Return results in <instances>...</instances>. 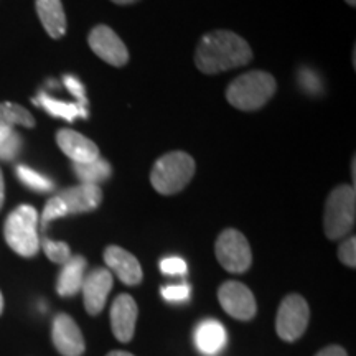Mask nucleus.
I'll list each match as a JSON object with an SVG mask.
<instances>
[{
	"label": "nucleus",
	"mask_w": 356,
	"mask_h": 356,
	"mask_svg": "<svg viewBox=\"0 0 356 356\" xmlns=\"http://www.w3.org/2000/svg\"><path fill=\"white\" fill-rule=\"evenodd\" d=\"M252 60V50L246 40L228 30H216L200 40L195 63L207 74L241 68Z\"/></svg>",
	"instance_id": "obj_1"
},
{
	"label": "nucleus",
	"mask_w": 356,
	"mask_h": 356,
	"mask_svg": "<svg viewBox=\"0 0 356 356\" xmlns=\"http://www.w3.org/2000/svg\"><path fill=\"white\" fill-rule=\"evenodd\" d=\"M3 238L8 248L22 257L38 254V213L32 204H20L7 216L3 225Z\"/></svg>",
	"instance_id": "obj_2"
},
{
	"label": "nucleus",
	"mask_w": 356,
	"mask_h": 356,
	"mask_svg": "<svg viewBox=\"0 0 356 356\" xmlns=\"http://www.w3.org/2000/svg\"><path fill=\"white\" fill-rule=\"evenodd\" d=\"M275 89L277 83L273 74L266 71H249L229 84L226 99L236 109L257 111L267 104V101H270Z\"/></svg>",
	"instance_id": "obj_3"
},
{
	"label": "nucleus",
	"mask_w": 356,
	"mask_h": 356,
	"mask_svg": "<svg viewBox=\"0 0 356 356\" xmlns=\"http://www.w3.org/2000/svg\"><path fill=\"white\" fill-rule=\"evenodd\" d=\"M195 175V160L186 152L162 155L150 173V184L160 195H175L181 191Z\"/></svg>",
	"instance_id": "obj_4"
},
{
	"label": "nucleus",
	"mask_w": 356,
	"mask_h": 356,
	"mask_svg": "<svg viewBox=\"0 0 356 356\" xmlns=\"http://www.w3.org/2000/svg\"><path fill=\"white\" fill-rule=\"evenodd\" d=\"M356 218V191L353 185H340L325 204L323 228L328 239H340L353 229Z\"/></svg>",
	"instance_id": "obj_5"
},
{
	"label": "nucleus",
	"mask_w": 356,
	"mask_h": 356,
	"mask_svg": "<svg viewBox=\"0 0 356 356\" xmlns=\"http://www.w3.org/2000/svg\"><path fill=\"white\" fill-rule=\"evenodd\" d=\"M215 254L228 273L243 274L252 264V252L246 236L238 229H225L218 236Z\"/></svg>",
	"instance_id": "obj_6"
},
{
	"label": "nucleus",
	"mask_w": 356,
	"mask_h": 356,
	"mask_svg": "<svg viewBox=\"0 0 356 356\" xmlns=\"http://www.w3.org/2000/svg\"><path fill=\"white\" fill-rule=\"evenodd\" d=\"M310 320V309L299 293H291L280 302L275 330L284 341H296L304 335Z\"/></svg>",
	"instance_id": "obj_7"
},
{
	"label": "nucleus",
	"mask_w": 356,
	"mask_h": 356,
	"mask_svg": "<svg viewBox=\"0 0 356 356\" xmlns=\"http://www.w3.org/2000/svg\"><path fill=\"white\" fill-rule=\"evenodd\" d=\"M218 300L226 314L236 320H251L257 312V304L251 289L238 280H228L218 291Z\"/></svg>",
	"instance_id": "obj_8"
},
{
	"label": "nucleus",
	"mask_w": 356,
	"mask_h": 356,
	"mask_svg": "<svg viewBox=\"0 0 356 356\" xmlns=\"http://www.w3.org/2000/svg\"><path fill=\"white\" fill-rule=\"evenodd\" d=\"M89 47L106 63L113 66H124L129 61V51L126 44L118 33L108 25H97L91 30L88 37Z\"/></svg>",
	"instance_id": "obj_9"
},
{
	"label": "nucleus",
	"mask_w": 356,
	"mask_h": 356,
	"mask_svg": "<svg viewBox=\"0 0 356 356\" xmlns=\"http://www.w3.org/2000/svg\"><path fill=\"white\" fill-rule=\"evenodd\" d=\"M51 340L61 356H81L86 350L83 333L68 314H58L53 318Z\"/></svg>",
	"instance_id": "obj_10"
},
{
	"label": "nucleus",
	"mask_w": 356,
	"mask_h": 356,
	"mask_svg": "<svg viewBox=\"0 0 356 356\" xmlns=\"http://www.w3.org/2000/svg\"><path fill=\"white\" fill-rule=\"evenodd\" d=\"M113 273L109 269H95L88 275H84L83 280V299H84V309L89 315H99L102 309H104L106 302H108V296L113 289Z\"/></svg>",
	"instance_id": "obj_11"
},
{
	"label": "nucleus",
	"mask_w": 356,
	"mask_h": 356,
	"mask_svg": "<svg viewBox=\"0 0 356 356\" xmlns=\"http://www.w3.org/2000/svg\"><path fill=\"white\" fill-rule=\"evenodd\" d=\"M139 309H137L136 300L129 293H121L118 296L111 307V328H113L114 337L121 343H129L136 333V322Z\"/></svg>",
	"instance_id": "obj_12"
},
{
	"label": "nucleus",
	"mask_w": 356,
	"mask_h": 356,
	"mask_svg": "<svg viewBox=\"0 0 356 356\" xmlns=\"http://www.w3.org/2000/svg\"><path fill=\"white\" fill-rule=\"evenodd\" d=\"M104 262L111 273L118 275L126 286H139L142 282V267L136 256L119 246H108L104 251Z\"/></svg>",
	"instance_id": "obj_13"
},
{
	"label": "nucleus",
	"mask_w": 356,
	"mask_h": 356,
	"mask_svg": "<svg viewBox=\"0 0 356 356\" xmlns=\"http://www.w3.org/2000/svg\"><path fill=\"white\" fill-rule=\"evenodd\" d=\"M56 144L63 150L66 157L73 160V163H86L92 162L99 155L97 145L83 134H79L73 129H61L56 132Z\"/></svg>",
	"instance_id": "obj_14"
},
{
	"label": "nucleus",
	"mask_w": 356,
	"mask_h": 356,
	"mask_svg": "<svg viewBox=\"0 0 356 356\" xmlns=\"http://www.w3.org/2000/svg\"><path fill=\"white\" fill-rule=\"evenodd\" d=\"M58 197L63 200L68 215H79V213H89L99 208L102 202V191L99 185L79 184L76 186L61 190Z\"/></svg>",
	"instance_id": "obj_15"
},
{
	"label": "nucleus",
	"mask_w": 356,
	"mask_h": 356,
	"mask_svg": "<svg viewBox=\"0 0 356 356\" xmlns=\"http://www.w3.org/2000/svg\"><path fill=\"white\" fill-rule=\"evenodd\" d=\"M193 338L200 353H203L204 356H213L225 348L228 335H226V330L221 322L208 318L198 325Z\"/></svg>",
	"instance_id": "obj_16"
},
{
	"label": "nucleus",
	"mask_w": 356,
	"mask_h": 356,
	"mask_svg": "<svg viewBox=\"0 0 356 356\" xmlns=\"http://www.w3.org/2000/svg\"><path fill=\"white\" fill-rule=\"evenodd\" d=\"M88 262L83 256H71L61 267L56 280V292L61 297H73L81 292Z\"/></svg>",
	"instance_id": "obj_17"
},
{
	"label": "nucleus",
	"mask_w": 356,
	"mask_h": 356,
	"mask_svg": "<svg viewBox=\"0 0 356 356\" xmlns=\"http://www.w3.org/2000/svg\"><path fill=\"white\" fill-rule=\"evenodd\" d=\"M35 7L47 33L53 40L63 38L68 24H66V13L61 0H37Z\"/></svg>",
	"instance_id": "obj_18"
},
{
	"label": "nucleus",
	"mask_w": 356,
	"mask_h": 356,
	"mask_svg": "<svg viewBox=\"0 0 356 356\" xmlns=\"http://www.w3.org/2000/svg\"><path fill=\"white\" fill-rule=\"evenodd\" d=\"M35 124L37 122H35L33 114L24 106L8 101L0 102V142L6 140L17 126L33 129Z\"/></svg>",
	"instance_id": "obj_19"
},
{
	"label": "nucleus",
	"mask_w": 356,
	"mask_h": 356,
	"mask_svg": "<svg viewBox=\"0 0 356 356\" xmlns=\"http://www.w3.org/2000/svg\"><path fill=\"white\" fill-rule=\"evenodd\" d=\"M35 104L42 106L48 114L53 115V118L65 119V121L68 122L76 121L78 118H88V109L79 106L78 102H65L53 99V97L47 95V92H40L37 99H35Z\"/></svg>",
	"instance_id": "obj_20"
},
{
	"label": "nucleus",
	"mask_w": 356,
	"mask_h": 356,
	"mask_svg": "<svg viewBox=\"0 0 356 356\" xmlns=\"http://www.w3.org/2000/svg\"><path fill=\"white\" fill-rule=\"evenodd\" d=\"M73 172L81 180V184L99 185L106 181L113 173V167L109 165L108 160L97 157L92 162L86 163H73Z\"/></svg>",
	"instance_id": "obj_21"
},
{
	"label": "nucleus",
	"mask_w": 356,
	"mask_h": 356,
	"mask_svg": "<svg viewBox=\"0 0 356 356\" xmlns=\"http://www.w3.org/2000/svg\"><path fill=\"white\" fill-rule=\"evenodd\" d=\"M15 173L17 177L20 178L22 184L29 186V188L38 191V193H48V191L55 188V185H53L50 178L42 175V173H38L37 170H33V168L26 165H17Z\"/></svg>",
	"instance_id": "obj_22"
},
{
	"label": "nucleus",
	"mask_w": 356,
	"mask_h": 356,
	"mask_svg": "<svg viewBox=\"0 0 356 356\" xmlns=\"http://www.w3.org/2000/svg\"><path fill=\"white\" fill-rule=\"evenodd\" d=\"M40 249H43V252L47 254L48 259L55 262V264L63 266L71 257L68 244L65 241H53V239L47 238V236L40 238Z\"/></svg>",
	"instance_id": "obj_23"
},
{
	"label": "nucleus",
	"mask_w": 356,
	"mask_h": 356,
	"mask_svg": "<svg viewBox=\"0 0 356 356\" xmlns=\"http://www.w3.org/2000/svg\"><path fill=\"white\" fill-rule=\"evenodd\" d=\"M63 216H68V210H66L63 200L58 197V195H55V197L48 200L43 208L42 221H40L42 222V229L47 231L48 225H50L53 220H58V218H63Z\"/></svg>",
	"instance_id": "obj_24"
},
{
	"label": "nucleus",
	"mask_w": 356,
	"mask_h": 356,
	"mask_svg": "<svg viewBox=\"0 0 356 356\" xmlns=\"http://www.w3.org/2000/svg\"><path fill=\"white\" fill-rule=\"evenodd\" d=\"M24 139L17 131H13L6 140L0 142V160H13L20 154Z\"/></svg>",
	"instance_id": "obj_25"
},
{
	"label": "nucleus",
	"mask_w": 356,
	"mask_h": 356,
	"mask_svg": "<svg viewBox=\"0 0 356 356\" xmlns=\"http://www.w3.org/2000/svg\"><path fill=\"white\" fill-rule=\"evenodd\" d=\"M162 297L172 304H178V302H186L191 296V289L188 284H178V286H167L162 287Z\"/></svg>",
	"instance_id": "obj_26"
},
{
	"label": "nucleus",
	"mask_w": 356,
	"mask_h": 356,
	"mask_svg": "<svg viewBox=\"0 0 356 356\" xmlns=\"http://www.w3.org/2000/svg\"><path fill=\"white\" fill-rule=\"evenodd\" d=\"M160 270L167 275H185L188 270L186 262L178 256H170L160 261Z\"/></svg>",
	"instance_id": "obj_27"
},
{
	"label": "nucleus",
	"mask_w": 356,
	"mask_h": 356,
	"mask_svg": "<svg viewBox=\"0 0 356 356\" xmlns=\"http://www.w3.org/2000/svg\"><path fill=\"white\" fill-rule=\"evenodd\" d=\"M338 257H340V261L343 262L345 266L351 267V269L356 266V238L355 236H351V238L345 239V241L341 243V246L338 248Z\"/></svg>",
	"instance_id": "obj_28"
},
{
	"label": "nucleus",
	"mask_w": 356,
	"mask_h": 356,
	"mask_svg": "<svg viewBox=\"0 0 356 356\" xmlns=\"http://www.w3.org/2000/svg\"><path fill=\"white\" fill-rule=\"evenodd\" d=\"M65 86L68 88V91L73 95L74 97L78 99V104L83 106V108H86V88L83 86V83L79 81V79L76 76H71V74H68V76H65Z\"/></svg>",
	"instance_id": "obj_29"
},
{
	"label": "nucleus",
	"mask_w": 356,
	"mask_h": 356,
	"mask_svg": "<svg viewBox=\"0 0 356 356\" xmlns=\"http://www.w3.org/2000/svg\"><path fill=\"white\" fill-rule=\"evenodd\" d=\"M300 84H302V88L307 89V91L312 92V95H314V92L322 91V81H320V78L317 76V74L310 70L300 71Z\"/></svg>",
	"instance_id": "obj_30"
},
{
	"label": "nucleus",
	"mask_w": 356,
	"mask_h": 356,
	"mask_svg": "<svg viewBox=\"0 0 356 356\" xmlns=\"http://www.w3.org/2000/svg\"><path fill=\"white\" fill-rule=\"evenodd\" d=\"M315 356H348V355H346V351L341 348V346L332 345V346H327V348L320 350Z\"/></svg>",
	"instance_id": "obj_31"
},
{
	"label": "nucleus",
	"mask_w": 356,
	"mask_h": 356,
	"mask_svg": "<svg viewBox=\"0 0 356 356\" xmlns=\"http://www.w3.org/2000/svg\"><path fill=\"white\" fill-rule=\"evenodd\" d=\"M3 202H6V181H3V173L0 168V210H2Z\"/></svg>",
	"instance_id": "obj_32"
},
{
	"label": "nucleus",
	"mask_w": 356,
	"mask_h": 356,
	"mask_svg": "<svg viewBox=\"0 0 356 356\" xmlns=\"http://www.w3.org/2000/svg\"><path fill=\"white\" fill-rule=\"evenodd\" d=\"M106 356H136L132 353H129V351H121V350H114V351H109Z\"/></svg>",
	"instance_id": "obj_33"
},
{
	"label": "nucleus",
	"mask_w": 356,
	"mask_h": 356,
	"mask_svg": "<svg viewBox=\"0 0 356 356\" xmlns=\"http://www.w3.org/2000/svg\"><path fill=\"white\" fill-rule=\"evenodd\" d=\"M111 2L118 3V6H129V3L137 2V0H111Z\"/></svg>",
	"instance_id": "obj_34"
},
{
	"label": "nucleus",
	"mask_w": 356,
	"mask_h": 356,
	"mask_svg": "<svg viewBox=\"0 0 356 356\" xmlns=\"http://www.w3.org/2000/svg\"><path fill=\"white\" fill-rule=\"evenodd\" d=\"M2 312H3V296L2 292H0V315H2Z\"/></svg>",
	"instance_id": "obj_35"
},
{
	"label": "nucleus",
	"mask_w": 356,
	"mask_h": 356,
	"mask_svg": "<svg viewBox=\"0 0 356 356\" xmlns=\"http://www.w3.org/2000/svg\"><path fill=\"white\" fill-rule=\"evenodd\" d=\"M345 2L348 3V6H351V7L356 6V0H345Z\"/></svg>",
	"instance_id": "obj_36"
}]
</instances>
